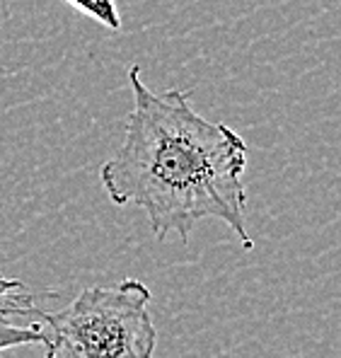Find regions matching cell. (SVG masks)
<instances>
[{
  "mask_svg": "<svg viewBox=\"0 0 341 358\" xmlns=\"http://www.w3.org/2000/svg\"><path fill=\"white\" fill-rule=\"evenodd\" d=\"M133 107L124 141L99 167V179L117 206H138L148 215L155 240L180 235L189 240L203 218L225 223L254 250L245 225L247 143L228 124L203 119L189 102V92L155 94L140 80V68H129Z\"/></svg>",
  "mask_w": 341,
  "mask_h": 358,
  "instance_id": "obj_1",
  "label": "cell"
},
{
  "mask_svg": "<svg viewBox=\"0 0 341 358\" xmlns=\"http://www.w3.org/2000/svg\"><path fill=\"white\" fill-rule=\"evenodd\" d=\"M150 288L138 278L80 291L66 308L36 310L46 327V358H153L157 329L148 313Z\"/></svg>",
  "mask_w": 341,
  "mask_h": 358,
  "instance_id": "obj_2",
  "label": "cell"
},
{
  "mask_svg": "<svg viewBox=\"0 0 341 358\" xmlns=\"http://www.w3.org/2000/svg\"><path fill=\"white\" fill-rule=\"evenodd\" d=\"M36 305L31 300L29 288L20 278H10L0 273V317H31L34 320Z\"/></svg>",
  "mask_w": 341,
  "mask_h": 358,
  "instance_id": "obj_3",
  "label": "cell"
},
{
  "mask_svg": "<svg viewBox=\"0 0 341 358\" xmlns=\"http://www.w3.org/2000/svg\"><path fill=\"white\" fill-rule=\"evenodd\" d=\"M27 344H46V331L39 322L29 324V327H20L10 317H0V351Z\"/></svg>",
  "mask_w": 341,
  "mask_h": 358,
  "instance_id": "obj_4",
  "label": "cell"
},
{
  "mask_svg": "<svg viewBox=\"0 0 341 358\" xmlns=\"http://www.w3.org/2000/svg\"><path fill=\"white\" fill-rule=\"evenodd\" d=\"M75 10H80L82 15L97 20L102 27L119 31L122 29V15H119L117 0H66Z\"/></svg>",
  "mask_w": 341,
  "mask_h": 358,
  "instance_id": "obj_5",
  "label": "cell"
}]
</instances>
